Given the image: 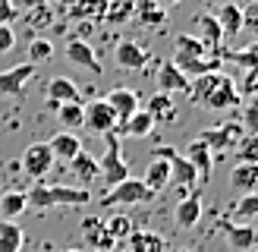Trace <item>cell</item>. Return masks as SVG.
<instances>
[{
    "mask_svg": "<svg viewBox=\"0 0 258 252\" xmlns=\"http://www.w3.org/2000/svg\"><path fill=\"white\" fill-rule=\"evenodd\" d=\"M189 98H192V104H202L208 110H230L239 104V92H236L233 79L221 70L196 76V82H189Z\"/></svg>",
    "mask_w": 258,
    "mask_h": 252,
    "instance_id": "obj_1",
    "label": "cell"
},
{
    "mask_svg": "<svg viewBox=\"0 0 258 252\" xmlns=\"http://www.w3.org/2000/svg\"><path fill=\"white\" fill-rule=\"evenodd\" d=\"M32 208H54V205H85L92 202V189L85 186H44V183H35L32 193H25Z\"/></svg>",
    "mask_w": 258,
    "mask_h": 252,
    "instance_id": "obj_2",
    "label": "cell"
},
{
    "mask_svg": "<svg viewBox=\"0 0 258 252\" xmlns=\"http://www.w3.org/2000/svg\"><path fill=\"white\" fill-rule=\"evenodd\" d=\"M104 142H107V151H104V158L98 161V167H101V176H98V180L110 189V186L123 183L126 176H129V164H126L123 155H120V136H117V133H107Z\"/></svg>",
    "mask_w": 258,
    "mask_h": 252,
    "instance_id": "obj_3",
    "label": "cell"
},
{
    "mask_svg": "<svg viewBox=\"0 0 258 252\" xmlns=\"http://www.w3.org/2000/svg\"><path fill=\"white\" fill-rule=\"evenodd\" d=\"M151 199H154V193L145 183L136 180V176H126L123 183L107 189L104 199H101V205H107V208H113V205H145V202H151Z\"/></svg>",
    "mask_w": 258,
    "mask_h": 252,
    "instance_id": "obj_4",
    "label": "cell"
},
{
    "mask_svg": "<svg viewBox=\"0 0 258 252\" xmlns=\"http://www.w3.org/2000/svg\"><path fill=\"white\" fill-rule=\"evenodd\" d=\"M154 158H164V161H170V183L179 186V189H192V186H199V173L196 167L183 158V155H176V148L170 145H161L158 151H154Z\"/></svg>",
    "mask_w": 258,
    "mask_h": 252,
    "instance_id": "obj_5",
    "label": "cell"
},
{
    "mask_svg": "<svg viewBox=\"0 0 258 252\" xmlns=\"http://www.w3.org/2000/svg\"><path fill=\"white\" fill-rule=\"evenodd\" d=\"M22 170L32 176V180L41 183L44 176L54 170V151L47 148V142H32V145H25L22 151Z\"/></svg>",
    "mask_w": 258,
    "mask_h": 252,
    "instance_id": "obj_6",
    "label": "cell"
},
{
    "mask_svg": "<svg viewBox=\"0 0 258 252\" xmlns=\"http://www.w3.org/2000/svg\"><path fill=\"white\" fill-rule=\"evenodd\" d=\"M85 110V130L88 133H98V136H107L117 130V113L110 110V104L104 98H98V101H88V104H82Z\"/></svg>",
    "mask_w": 258,
    "mask_h": 252,
    "instance_id": "obj_7",
    "label": "cell"
},
{
    "mask_svg": "<svg viewBox=\"0 0 258 252\" xmlns=\"http://www.w3.org/2000/svg\"><path fill=\"white\" fill-rule=\"evenodd\" d=\"M35 73H38L35 63H16V67L4 70V73H0V95H7V98L22 95L25 85L35 79Z\"/></svg>",
    "mask_w": 258,
    "mask_h": 252,
    "instance_id": "obj_8",
    "label": "cell"
},
{
    "mask_svg": "<svg viewBox=\"0 0 258 252\" xmlns=\"http://www.w3.org/2000/svg\"><path fill=\"white\" fill-rule=\"evenodd\" d=\"M246 136V130L236 123H221V126H214V130H205L199 136V142H205L211 151H227V148H236V142Z\"/></svg>",
    "mask_w": 258,
    "mask_h": 252,
    "instance_id": "obj_9",
    "label": "cell"
},
{
    "mask_svg": "<svg viewBox=\"0 0 258 252\" xmlns=\"http://www.w3.org/2000/svg\"><path fill=\"white\" fill-rule=\"evenodd\" d=\"M154 85H158V92H164V95H173V92L189 95V79L173 67V60L158 63V73H154Z\"/></svg>",
    "mask_w": 258,
    "mask_h": 252,
    "instance_id": "obj_10",
    "label": "cell"
},
{
    "mask_svg": "<svg viewBox=\"0 0 258 252\" xmlns=\"http://www.w3.org/2000/svg\"><path fill=\"white\" fill-rule=\"evenodd\" d=\"M104 101L110 104V110L117 113V123L129 120L142 107V98H139V92H133V88H113V92H107Z\"/></svg>",
    "mask_w": 258,
    "mask_h": 252,
    "instance_id": "obj_11",
    "label": "cell"
},
{
    "mask_svg": "<svg viewBox=\"0 0 258 252\" xmlns=\"http://www.w3.org/2000/svg\"><path fill=\"white\" fill-rule=\"evenodd\" d=\"M202 221V196L199 193H189L176 202L173 208V224L179 227V230H189V227H196Z\"/></svg>",
    "mask_w": 258,
    "mask_h": 252,
    "instance_id": "obj_12",
    "label": "cell"
},
{
    "mask_svg": "<svg viewBox=\"0 0 258 252\" xmlns=\"http://www.w3.org/2000/svg\"><path fill=\"white\" fill-rule=\"evenodd\" d=\"M113 60H117V67L139 73V70L148 67V50L142 44H136V41H120L117 50H113Z\"/></svg>",
    "mask_w": 258,
    "mask_h": 252,
    "instance_id": "obj_13",
    "label": "cell"
},
{
    "mask_svg": "<svg viewBox=\"0 0 258 252\" xmlns=\"http://www.w3.org/2000/svg\"><path fill=\"white\" fill-rule=\"evenodd\" d=\"M47 148L54 151V161H67V164H70V161L82 151V139L76 136V133H70V130H60L57 136L47 139Z\"/></svg>",
    "mask_w": 258,
    "mask_h": 252,
    "instance_id": "obj_14",
    "label": "cell"
},
{
    "mask_svg": "<svg viewBox=\"0 0 258 252\" xmlns=\"http://www.w3.org/2000/svg\"><path fill=\"white\" fill-rule=\"evenodd\" d=\"M70 101H79V85L70 76H54L47 82V104L57 110L60 104H70Z\"/></svg>",
    "mask_w": 258,
    "mask_h": 252,
    "instance_id": "obj_15",
    "label": "cell"
},
{
    "mask_svg": "<svg viewBox=\"0 0 258 252\" xmlns=\"http://www.w3.org/2000/svg\"><path fill=\"white\" fill-rule=\"evenodd\" d=\"M196 25H199V41L205 44V47H211L214 54H221V47H224V32H221V22H217V16L214 13H202V16L196 19Z\"/></svg>",
    "mask_w": 258,
    "mask_h": 252,
    "instance_id": "obj_16",
    "label": "cell"
},
{
    "mask_svg": "<svg viewBox=\"0 0 258 252\" xmlns=\"http://www.w3.org/2000/svg\"><path fill=\"white\" fill-rule=\"evenodd\" d=\"M67 60L73 63V67H82V70H88V73L101 76V63H98V57H95V50H92V44H88V41L73 38V41L67 44Z\"/></svg>",
    "mask_w": 258,
    "mask_h": 252,
    "instance_id": "obj_17",
    "label": "cell"
},
{
    "mask_svg": "<svg viewBox=\"0 0 258 252\" xmlns=\"http://www.w3.org/2000/svg\"><path fill=\"white\" fill-rule=\"evenodd\" d=\"M221 227H224V236H227V243H230V249H233V252H249V249L255 246V239H258L255 227H249V224L224 221Z\"/></svg>",
    "mask_w": 258,
    "mask_h": 252,
    "instance_id": "obj_18",
    "label": "cell"
},
{
    "mask_svg": "<svg viewBox=\"0 0 258 252\" xmlns=\"http://www.w3.org/2000/svg\"><path fill=\"white\" fill-rule=\"evenodd\" d=\"M192 167H196V173H199V183H208V176H211V148L205 145V142H199V139H192V142L186 145V155H183Z\"/></svg>",
    "mask_w": 258,
    "mask_h": 252,
    "instance_id": "obj_19",
    "label": "cell"
},
{
    "mask_svg": "<svg viewBox=\"0 0 258 252\" xmlns=\"http://www.w3.org/2000/svg\"><path fill=\"white\" fill-rule=\"evenodd\" d=\"M221 63H236L246 73L258 76V41L246 47H221Z\"/></svg>",
    "mask_w": 258,
    "mask_h": 252,
    "instance_id": "obj_20",
    "label": "cell"
},
{
    "mask_svg": "<svg viewBox=\"0 0 258 252\" xmlns=\"http://www.w3.org/2000/svg\"><path fill=\"white\" fill-rule=\"evenodd\" d=\"M154 130H158V126H154V120H151V113L148 110H136L133 117L129 120H123V123H117V136H133V139H145V136H151Z\"/></svg>",
    "mask_w": 258,
    "mask_h": 252,
    "instance_id": "obj_21",
    "label": "cell"
},
{
    "mask_svg": "<svg viewBox=\"0 0 258 252\" xmlns=\"http://www.w3.org/2000/svg\"><path fill=\"white\" fill-rule=\"evenodd\" d=\"M230 189L239 196L258 193V164H236L230 173Z\"/></svg>",
    "mask_w": 258,
    "mask_h": 252,
    "instance_id": "obj_22",
    "label": "cell"
},
{
    "mask_svg": "<svg viewBox=\"0 0 258 252\" xmlns=\"http://www.w3.org/2000/svg\"><path fill=\"white\" fill-rule=\"evenodd\" d=\"M142 183H145L154 196H158L161 189H167V186H170V161H164V158H151V161H148V167H145V180H142Z\"/></svg>",
    "mask_w": 258,
    "mask_h": 252,
    "instance_id": "obj_23",
    "label": "cell"
},
{
    "mask_svg": "<svg viewBox=\"0 0 258 252\" xmlns=\"http://www.w3.org/2000/svg\"><path fill=\"white\" fill-rule=\"evenodd\" d=\"M173 57H192V60H214L221 54H214L211 47H205L196 35H176V54Z\"/></svg>",
    "mask_w": 258,
    "mask_h": 252,
    "instance_id": "obj_24",
    "label": "cell"
},
{
    "mask_svg": "<svg viewBox=\"0 0 258 252\" xmlns=\"http://www.w3.org/2000/svg\"><path fill=\"white\" fill-rule=\"evenodd\" d=\"M126 239H129V252H167V239L151 230H133Z\"/></svg>",
    "mask_w": 258,
    "mask_h": 252,
    "instance_id": "obj_25",
    "label": "cell"
},
{
    "mask_svg": "<svg viewBox=\"0 0 258 252\" xmlns=\"http://www.w3.org/2000/svg\"><path fill=\"white\" fill-rule=\"evenodd\" d=\"M148 113H151V120H154V126H167V123H173L176 120V104L170 101V95H164V92H158L151 101H148V107H145Z\"/></svg>",
    "mask_w": 258,
    "mask_h": 252,
    "instance_id": "obj_26",
    "label": "cell"
},
{
    "mask_svg": "<svg viewBox=\"0 0 258 252\" xmlns=\"http://www.w3.org/2000/svg\"><path fill=\"white\" fill-rule=\"evenodd\" d=\"M82 233H85V239H88V243H92L98 252H110L113 246H117V243L110 239L104 221H98V218H88V221L82 224Z\"/></svg>",
    "mask_w": 258,
    "mask_h": 252,
    "instance_id": "obj_27",
    "label": "cell"
},
{
    "mask_svg": "<svg viewBox=\"0 0 258 252\" xmlns=\"http://www.w3.org/2000/svg\"><path fill=\"white\" fill-rule=\"evenodd\" d=\"M217 22H221V32L224 38H236L242 32V7L236 4H224L217 10Z\"/></svg>",
    "mask_w": 258,
    "mask_h": 252,
    "instance_id": "obj_28",
    "label": "cell"
},
{
    "mask_svg": "<svg viewBox=\"0 0 258 252\" xmlns=\"http://www.w3.org/2000/svg\"><path fill=\"white\" fill-rule=\"evenodd\" d=\"M25 208H29V199H25V193H19V189L0 196V221H19V214Z\"/></svg>",
    "mask_w": 258,
    "mask_h": 252,
    "instance_id": "obj_29",
    "label": "cell"
},
{
    "mask_svg": "<svg viewBox=\"0 0 258 252\" xmlns=\"http://www.w3.org/2000/svg\"><path fill=\"white\" fill-rule=\"evenodd\" d=\"M70 167H73V173L82 180V186L88 189V183H95L98 176H101V167H98V161L92 158V155H85V151H79L73 161H70Z\"/></svg>",
    "mask_w": 258,
    "mask_h": 252,
    "instance_id": "obj_30",
    "label": "cell"
},
{
    "mask_svg": "<svg viewBox=\"0 0 258 252\" xmlns=\"http://www.w3.org/2000/svg\"><path fill=\"white\" fill-rule=\"evenodd\" d=\"M133 13L139 16V22H142V25H164V22H167V10H164V7H158L154 0H136Z\"/></svg>",
    "mask_w": 258,
    "mask_h": 252,
    "instance_id": "obj_31",
    "label": "cell"
},
{
    "mask_svg": "<svg viewBox=\"0 0 258 252\" xmlns=\"http://www.w3.org/2000/svg\"><path fill=\"white\" fill-rule=\"evenodd\" d=\"M57 120H60V126H63V130L76 133V130H79V126L85 123L82 101H70V104H60V107H57Z\"/></svg>",
    "mask_w": 258,
    "mask_h": 252,
    "instance_id": "obj_32",
    "label": "cell"
},
{
    "mask_svg": "<svg viewBox=\"0 0 258 252\" xmlns=\"http://www.w3.org/2000/svg\"><path fill=\"white\" fill-rule=\"evenodd\" d=\"M22 239V227L16 221H0V252H19Z\"/></svg>",
    "mask_w": 258,
    "mask_h": 252,
    "instance_id": "obj_33",
    "label": "cell"
},
{
    "mask_svg": "<svg viewBox=\"0 0 258 252\" xmlns=\"http://www.w3.org/2000/svg\"><path fill=\"white\" fill-rule=\"evenodd\" d=\"M233 214L239 221H252L258 218V193H249V196H239L233 202Z\"/></svg>",
    "mask_w": 258,
    "mask_h": 252,
    "instance_id": "obj_34",
    "label": "cell"
},
{
    "mask_svg": "<svg viewBox=\"0 0 258 252\" xmlns=\"http://www.w3.org/2000/svg\"><path fill=\"white\" fill-rule=\"evenodd\" d=\"M236 158L239 164H258V136H242L236 142Z\"/></svg>",
    "mask_w": 258,
    "mask_h": 252,
    "instance_id": "obj_35",
    "label": "cell"
},
{
    "mask_svg": "<svg viewBox=\"0 0 258 252\" xmlns=\"http://www.w3.org/2000/svg\"><path fill=\"white\" fill-rule=\"evenodd\" d=\"M242 130L249 136H258V95H252V101H246V107H242Z\"/></svg>",
    "mask_w": 258,
    "mask_h": 252,
    "instance_id": "obj_36",
    "label": "cell"
},
{
    "mask_svg": "<svg viewBox=\"0 0 258 252\" xmlns=\"http://www.w3.org/2000/svg\"><path fill=\"white\" fill-rule=\"evenodd\" d=\"M104 227H107V233H110V239H113V243H120V239H126L129 233H133V221H129V218H123V214H117V218H110Z\"/></svg>",
    "mask_w": 258,
    "mask_h": 252,
    "instance_id": "obj_37",
    "label": "cell"
},
{
    "mask_svg": "<svg viewBox=\"0 0 258 252\" xmlns=\"http://www.w3.org/2000/svg\"><path fill=\"white\" fill-rule=\"evenodd\" d=\"M54 57V44L50 41H44V38H38V41H32L29 44V63H44V60H50Z\"/></svg>",
    "mask_w": 258,
    "mask_h": 252,
    "instance_id": "obj_38",
    "label": "cell"
},
{
    "mask_svg": "<svg viewBox=\"0 0 258 252\" xmlns=\"http://www.w3.org/2000/svg\"><path fill=\"white\" fill-rule=\"evenodd\" d=\"M252 32V35H258V0H252V4L242 10V32Z\"/></svg>",
    "mask_w": 258,
    "mask_h": 252,
    "instance_id": "obj_39",
    "label": "cell"
},
{
    "mask_svg": "<svg viewBox=\"0 0 258 252\" xmlns=\"http://www.w3.org/2000/svg\"><path fill=\"white\" fill-rule=\"evenodd\" d=\"M13 47H16V32H13V25H0V54H10Z\"/></svg>",
    "mask_w": 258,
    "mask_h": 252,
    "instance_id": "obj_40",
    "label": "cell"
},
{
    "mask_svg": "<svg viewBox=\"0 0 258 252\" xmlns=\"http://www.w3.org/2000/svg\"><path fill=\"white\" fill-rule=\"evenodd\" d=\"M13 19H16V10H13L10 0H0V25H10Z\"/></svg>",
    "mask_w": 258,
    "mask_h": 252,
    "instance_id": "obj_41",
    "label": "cell"
},
{
    "mask_svg": "<svg viewBox=\"0 0 258 252\" xmlns=\"http://www.w3.org/2000/svg\"><path fill=\"white\" fill-rule=\"evenodd\" d=\"M158 7H164V10H170V7H176V4H183V0H154Z\"/></svg>",
    "mask_w": 258,
    "mask_h": 252,
    "instance_id": "obj_42",
    "label": "cell"
},
{
    "mask_svg": "<svg viewBox=\"0 0 258 252\" xmlns=\"http://www.w3.org/2000/svg\"><path fill=\"white\" fill-rule=\"evenodd\" d=\"M249 95H258V79H255V85H252V92Z\"/></svg>",
    "mask_w": 258,
    "mask_h": 252,
    "instance_id": "obj_43",
    "label": "cell"
},
{
    "mask_svg": "<svg viewBox=\"0 0 258 252\" xmlns=\"http://www.w3.org/2000/svg\"><path fill=\"white\" fill-rule=\"evenodd\" d=\"M63 252H82V249H63Z\"/></svg>",
    "mask_w": 258,
    "mask_h": 252,
    "instance_id": "obj_44",
    "label": "cell"
},
{
    "mask_svg": "<svg viewBox=\"0 0 258 252\" xmlns=\"http://www.w3.org/2000/svg\"><path fill=\"white\" fill-rule=\"evenodd\" d=\"M199 4H214V0H199Z\"/></svg>",
    "mask_w": 258,
    "mask_h": 252,
    "instance_id": "obj_45",
    "label": "cell"
},
{
    "mask_svg": "<svg viewBox=\"0 0 258 252\" xmlns=\"http://www.w3.org/2000/svg\"><path fill=\"white\" fill-rule=\"evenodd\" d=\"M176 252H192V249H176Z\"/></svg>",
    "mask_w": 258,
    "mask_h": 252,
    "instance_id": "obj_46",
    "label": "cell"
},
{
    "mask_svg": "<svg viewBox=\"0 0 258 252\" xmlns=\"http://www.w3.org/2000/svg\"><path fill=\"white\" fill-rule=\"evenodd\" d=\"M123 252H129V249H123Z\"/></svg>",
    "mask_w": 258,
    "mask_h": 252,
    "instance_id": "obj_47",
    "label": "cell"
},
{
    "mask_svg": "<svg viewBox=\"0 0 258 252\" xmlns=\"http://www.w3.org/2000/svg\"><path fill=\"white\" fill-rule=\"evenodd\" d=\"M255 252H258V249H255Z\"/></svg>",
    "mask_w": 258,
    "mask_h": 252,
    "instance_id": "obj_48",
    "label": "cell"
}]
</instances>
